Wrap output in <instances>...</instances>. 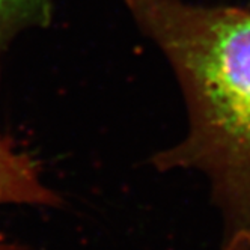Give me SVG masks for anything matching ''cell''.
<instances>
[{"mask_svg":"<svg viewBox=\"0 0 250 250\" xmlns=\"http://www.w3.org/2000/svg\"><path fill=\"white\" fill-rule=\"evenodd\" d=\"M180 83L187 131L152 155L160 172L196 170L222 220L220 250H250V12L187 0H124Z\"/></svg>","mask_w":250,"mask_h":250,"instance_id":"1","label":"cell"},{"mask_svg":"<svg viewBox=\"0 0 250 250\" xmlns=\"http://www.w3.org/2000/svg\"><path fill=\"white\" fill-rule=\"evenodd\" d=\"M59 204L58 193L45 184L37 162L17 148L0 127V207L48 208Z\"/></svg>","mask_w":250,"mask_h":250,"instance_id":"2","label":"cell"},{"mask_svg":"<svg viewBox=\"0 0 250 250\" xmlns=\"http://www.w3.org/2000/svg\"><path fill=\"white\" fill-rule=\"evenodd\" d=\"M53 0H0V51L20 32L45 26L51 19Z\"/></svg>","mask_w":250,"mask_h":250,"instance_id":"3","label":"cell"},{"mask_svg":"<svg viewBox=\"0 0 250 250\" xmlns=\"http://www.w3.org/2000/svg\"><path fill=\"white\" fill-rule=\"evenodd\" d=\"M0 250H27V249L12 240H8L3 234H0Z\"/></svg>","mask_w":250,"mask_h":250,"instance_id":"4","label":"cell"}]
</instances>
